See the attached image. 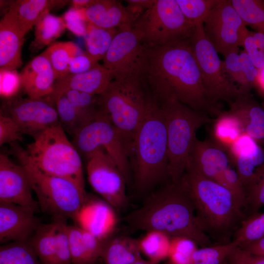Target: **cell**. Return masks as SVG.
I'll return each mask as SVG.
<instances>
[{
    "mask_svg": "<svg viewBox=\"0 0 264 264\" xmlns=\"http://www.w3.org/2000/svg\"><path fill=\"white\" fill-rule=\"evenodd\" d=\"M237 246L230 242L197 248L192 256V264H224L230 253Z\"/></svg>",
    "mask_w": 264,
    "mask_h": 264,
    "instance_id": "cell-40",
    "label": "cell"
},
{
    "mask_svg": "<svg viewBox=\"0 0 264 264\" xmlns=\"http://www.w3.org/2000/svg\"><path fill=\"white\" fill-rule=\"evenodd\" d=\"M262 106L264 108V102H263V104Z\"/></svg>",
    "mask_w": 264,
    "mask_h": 264,
    "instance_id": "cell-57",
    "label": "cell"
},
{
    "mask_svg": "<svg viewBox=\"0 0 264 264\" xmlns=\"http://www.w3.org/2000/svg\"><path fill=\"white\" fill-rule=\"evenodd\" d=\"M126 8L135 21L151 5L154 0H128Z\"/></svg>",
    "mask_w": 264,
    "mask_h": 264,
    "instance_id": "cell-52",
    "label": "cell"
},
{
    "mask_svg": "<svg viewBox=\"0 0 264 264\" xmlns=\"http://www.w3.org/2000/svg\"><path fill=\"white\" fill-rule=\"evenodd\" d=\"M65 219H54L56 225V249L53 264H71L68 225Z\"/></svg>",
    "mask_w": 264,
    "mask_h": 264,
    "instance_id": "cell-43",
    "label": "cell"
},
{
    "mask_svg": "<svg viewBox=\"0 0 264 264\" xmlns=\"http://www.w3.org/2000/svg\"><path fill=\"white\" fill-rule=\"evenodd\" d=\"M0 114L12 118L23 134L33 137L60 124L51 94L39 98H23L18 94L4 99L1 104Z\"/></svg>",
    "mask_w": 264,
    "mask_h": 264,
    "instance_id": "cell-12",
    "label": "cell"
},
{
    "mask_svg": "<svg viewBox=\"0 0 264 264\" xmlns=\"http://www.w3.org/2000/svg\"><path fill=\"white\" fill-rule=\"evenodd\" d=\"M33 138L24 149L29 160L43 173L68 179L85 190L80 154L60 124Z\"/></svg>",
    "mask_w": 264,
    "mask_h": 264,
    "instance_id": "cell-7",
    "label": "cell"
},
{
    "mask_svg": "<svg viewBox=\"0 0 264 264\" xmlns=\"http://www.w3.org/2000/svg\"><path fill=\"white\" fill-rule=\"evenodd\" d=\"M219 183L227 188L245 209L247 193L236 170L231 166L226 169L221 176Z\"/></svg>",
    "mask_w": 264,
    "mask_h": 264,
    "instance_id": "cell-44",
    "label": "cell"
},
{
    "mask_svg": "<svg viewBox=\"0 0 264 264\" xmlns=\"http://www.w3.org/2000/svg\"><path fill=\"white\" fill-rule=\"evenodd\" d=\"M181 180L192 199L202 230L220 244L231 242L229 238L246 217L230 191L202 175L189 161Z\"/></svg>",
    "mask_w": 264,
    "mask_h": 264,
    "instance_id": "cell-3",
    "label": "cell"
},
{
    "mask_svg": "<svg viewBox=\"0 0 264 264\" xmlns=\"http://www.w3.org/2000/svg\"><path fill=\"white\" fill-rule=\"evenodd\" d=\"M73 144L87 158L95 150H104L112 158L127 181L130 172L132 149L100 107L95 118L73 135Z\"/></svg>",
    "mask_w": 264,
    "mask_h": 264,
    "instance_id": "cell-11",
    "label": "cell"
},
{
    "mask_svg": "<svg viewBox=\"0 0 264 264\" xmlns=\"http://www.w3.org/2000/svg\"><path fill=\"white\" fill-rule=\"evenodd\" d=\"M0 264H42L30 243L8 242L0 247Z\"/></svg>",
    "mask_w": 264,
    "mask_h": 264,
    "instance_id": "cell-36",
    "label": "cell"
},
{
    "mask_svg": "<svg viewBox=\"0 0 264 264\" xmlns=\"http://www.w3.org/2000/svg\"><path fill=\"white\" fill-rule=\"evenodd\" d=\"M186 19L193 25L203 24L219 0H176Z\"/></svg>",
    "mask_w": 264,
    "mask_h": 264,
    "instance_id": "cell-41",
    "label": "cell"
},
{
    "mask_svg": "<svg viewBox=\"0 0 264 264\" xmlns=\"http://www.w3.org/2000/svg\"><path fill=\"white\" fill-rule=\"evenodd\" d=\"M258 93L264 98V66L259 69L258 76L255 87Z\"/></svg>",
    "mask_w": 264,
    "mask_h": 264,
    "instance_id": "cell-54",
    "label": "cell"
},
{
    "mask_svg": "<svg viewBox=\"0 0 264 264\" xmlns=\"http://www.w3.org/2000/svg\"><path fill=\"white\" fill-rule=\"evenodd\" d=\"M24 36L14 17L6 11L0 22V69L16 70L22 65Z\"/></svg>",
    "mask_w": 264,
    "mask_h": 264,
    "instance_id": "cell-23",
    "label": "cell"
},
{
    "mask_svg": "<svg viewBox=\"0 0 264 264\" xmlns=\"http://www.w3.org/2000/svg\"><path fill=\"white\" fill-rule=\"evenodd\" d=\"M233 7L246 25L264 34V0H230Z\"/></svg>",
    "mask_w": 264,
    "mask_h": 264,
    "instance_id": "cell-37",
    "label": "cell"
},
{
    "mask_svg": "<svg viewBox=\"0 0 264 264\" xmlns=\"http://www.w3.org/2000/svg\"><path fill=\"white\" fill-rule=\"evenodd\" d=\"M72 264H94L100 258L103 241L76 225H68Z\"/></svg>",
    "mask_w": 264,
    "mask_h": 264,
    "instance_id": "cell-26",
    "label": "cell"
},
{
    "mask_svg": "<svg viewBox=\"0 0 264 264\" xmlns=\"http://www.w3.org/2000/svg\"><path fill=\"white\" fill-rule=\"evenodd\" d=\"M42 264H53L56 249V225L41 224L30 242Z\"/></svg>",
    "mask_w": 264,
    "mask_h": 264,
    "instance_id": "cell-32",
    "label": "cell"
},
{
    "mask_svg": "<svg viewBox=\"0 0 264 264\" xmlns=\"http://www.w3.org/2000/svg\"><path fill=\"white\" fill-rule=\"evenodd\" d=\"M131 231H157L184 237L201 247L212 245L198 221L191 196L180 179L151 193L142 205L124 218Z\"/></svg>",
    "mask_w": 264,
    "mask_h": 264,
    "instance_id": "cell-2",
    "label": "cell"
},
{
    "mask_svg": "<svg viewBox=\"0 0 264 264\" xmlns=\"http://www.w3.org/2000/svg\"><path fill=\"white\" fill-rule=\"evenodd\" d=\"M197 243L184 237L171 238L166 264H192V256L198 248Z\"/></svg>",
    "mask_w": 264,
    "mask_h": 264,
    "instance_id": "cell-42",
    "label": "cell"
},
{
    "mask_svg": "<svg viewBox=\"0 0 264 264\" xmlns=\"http://www.w3.org/2000/svg\"><path fill=\"white\" fill-rule=\"evenodd\" d=\"M139 239L112 235L103 241L101 257L105 264H131L141 259Z\"/></svg>",
    "mask_w": 264,
    "mask_h": 264,
    "instance_id": "cell-27",
    "label": "cell"
},
{
    "mask_svg": "<svg viewBox=\"0 0 264 264\" xmlns=\"http://www.w3.org/2000/svg\"><path fill=\"white\" fill-rule=\"evenodd\" d=\"M66 28L63 18L49 12L44 14L35 25V37L30 49L36 52L50 45L64 33Z\"/></svg>",
    "mask_w": 264,
    "mask_h": 264,
    "instance_id": "cell-30",
    "label": "cell"
},
{
    "mask_svg": "<svg viewBox=\"0 0 264 264\" xmlns=\"http://www.w3.org/2000/svg\"><path fill=\"white\" fill-rule=\"evenodd\" d=\"M132 28L145 47L190 39L195 26L185 17L176 0H154Z\"/></svg>",
    "mask_w": 264,
    "mask_h": 264,
    "instance_id": "cell-9",
    "label": "cell"
},
{
    "mask_svg": "<svg viewBox=\"0 0 264 264\" xmlns=\"http://www.w3.org/2000/svg\"><path fill=\"white\" fill-rule=\"evenodd\" d=\"M114 78V74L112 70L99 64L87 72L68 75L56 80L54 91L71 89L99 95Z\"/></svg>",
    "mask_w": 264,
    "mask_h": 264,
    "instance_id": "cell-24",
    "label": "cell"
},
{
    "mask_svg": "<svg viewBox=\"0 0 264 264\" xmlns=\"http://www.w3.org/2000/svg\"><path fill=\"white\" fill-rule=\"evenodd\" d=\"M228 110L240 120L244 133L255 126L264 125V108L252 98L250 93H239Z\"/></svg>",
    "mask_w": 264,
    "mask_h": 264,
    "instance_id": "cell-28",
    "label": "cell"
},
{
    "mask_svg": "<svg viewBox=\"0 0 264 264\" xmlns=\"http://www.w3.org/2000/svg\"><path fill=\"white\" fill-rule=\"evenodd\" d=\"M159 103L166 121L170 180L177 182L187 168L197 130L212 119L208 114L194 110L175 98Z\"/></svg>",
    "mask_w": 264,
    "mask_h": 264,
    "instance_id": "cell-8",
    "label": "cell"
},
{
    "mask_svg": "<svg viewBox=\"0 0 264 264\" xmlns=\"http://www.w3.org/2000/svg\"><path fill=\"white\" fill-rule=\"evenodd\" d=\"M242 46L244 51L255 66L260 69L264 66V53L255 45L252 36V31H249L244 38Z\"/></svg>",
    "mask_w": 264,
    "mask_h": 264,
    "instance_id": "cell-51",
    "label": "cell"
},
{
    "mask_svg": "<svg viewBox=\"0 0 264 264\" xmlns=\"http://www.w3.org/2000/svg\"><path fill=\"white\" fill-rule=\"evenodd\" d=\"M95 0H72V7L75 9L87 8L94 3Z\"/></svg>",
    "mask_w": 264,
    "mask_h": 264,
    "instance_id": "cell-55",
    "label": "cell"
},
{
    "mask_svg": "<svg viewBox=\"0 0 264 264\" xmlns=\"http://www.w3.org/2000/svg\"><path fill=\"white\" fill-rule=\"evenodd\" d=\"M224 264H264V257L237 246L228 255Z\"/></svg>",
    "mask_w": 264,
    "mask_h": 264,
    "instance_id": "cell-50",
    "label": "cell"
},
{
    "mask_svg": "<svg viewBox=\"0 0 264 264\" xmlns=\"http://www.w3.org/2000/svg\"><path fill=\"white\" fill-rule=\"evenodd\" d=\"M239 247L253 254L264 257V237Z\"/></svg>",
    "mask_w": 264,
    "mask_h": 264,
    "instance_id": "cell-53",
    "label": "cell"
},
{
    "mask_svg": "<svg viewBox=\"0 0 264 264\" xmlns=\"http://www.w3.org/2000/svg\"><path fill=\"white\" fill-rule=\"evenodd\" d=\"M264 205V174L262 178L247 194L245 210L249 215L258 212Z\"/></svg>",
    "mask_w": 264,
    "mask_h": 264,
    "instance_id": "cell-49",
    "label": "cell"
},
{
    "mask_svg": "<svg viewBox=\"0 0 264 264\" xmlns=\"http://www.w3.org/2000/svg\"><path fill=\"white\" fill-rule=\"evenodd\" d=\"M51 96L61 127L65 132L73 135L86 124L83 118L65 93L54 91Z\"/></svg>",
    "mask_w": 264,
    "mask_h": 264,
    "instance_id": "cell-33",
    "label": "cell"
},
{
    "mask_svg": "<svg viewBox=\"0 0 264 264\" xmlns=\"http://www.w3.org/2000/svg\"><path fill=\"white\" fill-rule=\"evenodd\" d=\"M150 98L140 77L114 79L98 95L100 108L131 149Z\"/></svg>",
    "mask_w": 264,
    "mask_h": 264,
    "instance_id": "cell-6",
    "label": "cell"
},
{
    "mask_svg": "<svg viewBox=\"0 0 264 264\" xmlns=\"http://www.w3.org/2000/svg\"><path fill=\"white\" fill-rule=\"evenodd\" d=\"M82 52L77 44L68 41L54 42L42 53L49 60L57 80L67 75L70 59Z\"/></svg>",
    "mask_w": 264,
    "mask_h": 264,
    "instance_id": "cell-31",
    "label": "cell"
},
{
    "mask_svg": "<svg viewBox=\"0 0 264 264\" xmlns=\"http://www.w3.org/2000/svg\"><path fill=\"white\" fill-rule=\"evenodd\" d=\"M68 0H17L7 10L14 17L22 32L25 35L44 14L54 8L65 6Z\"/></svg>",
    "mask_w": 264,
    "mask_h": 264,
    "instance_id": "cell-25",
    "label": "cell"
},
{
    "mask_svg": "<svg viewBox=\"0 0 264 264\" xmlns=\"http://www.w3.org/2000/svg\"><path fill=\"white\" fill-rule=\"evenodd\" d=\"M118 30L88 23L86 39L87 52L96 61L103 59Z\"/></svg>",
    "mask_w": 264,
    "mask_h": 264,
    "instance_id": "cell-34",
    "label": "cell"
},
{
    "mask_svg": "<svg viewBox=\"0 0 264 264\" xmlns=\"http://www.w3.org/2000/svg\"><path fill=\"white\" fill-rule=\"evenodd\" d=\"M205 36L223 56L239 50L249 30L230 0H219L203 24Z\"/></svg>",
    "mask_w": 264,
    "mask_h": 264,
    "instance_id": "cell-13",
    "label": "cell"
},
{
    "mask_svg": "<svg viewBox=\"0 0 264 264\" xmlns=\"http://www.w3.org/2000/svg\"><path fill=\"white\" fill-rule=\"evenodd\" d=\"M144 53L140 78L158 102L175 98L194 110L212 116L216 117L222 112L206 96L190 39L144 47Z\"/></svg>",
    "mask_w": 264,
    "mask_h": 264,
    "instance_id": "cell-1",
    "label": "cell"
},
{
    "mask_svg": "<svg viewBox=\"0 0 264 264\" xmlns=\"http://www.w3.org/2000/svg\"><path fill=\"white\" fill-rule=\"evenodd\" d=\"M203 176L219 183L223 172L230 166L228 152L211 139L196 138L189 161Z\"/></svg>",
    "mask_w": 264,
    "mask_h": 264,
    "instance_id": "cell-20",
    "label": "cell"
},
{
    "mask_svg": "<svg viewBox=\"0 0 264 264\" xmlns=\"http://www.w3.org/2000/svg\"><path fill=\"white\" fill-rule=\"evenodd\" d=\"M103 60V66L114 72V79L140 77L144 47L132 27L118 30Z\"/></svg>",
    "mask_w": 264,
    "mask_h": 264,
    "instance_id": "cell-15",
    "label": "cell"
},
{
    "mask_svg": "<svg viewBox=\"0 0 264 264\" xmlns=\"http://www.w3.org/2000/svg\"><path fill=\"white\" fill-rule=\"evenodd\" d=\"M131 158L138 192H149L170 179L165 118L160 104L152 96L135 136Z\"/></svg>",
    "mask_w": 264,
    "mask_h": 264,
    "instance_id": "cell-4",
    "label": "cell"
},
{
    "mask_svg": "<svg viewBox=\"0 0 264 264\" xmlns=\"http://www.w3.org/2000/svg\"><path fill=\"white\" fill-rule=\"evenodd\" d=\"M228 153L247 195L264 174V147L243 133L231 145Z\"/></svg>",
    "mask_w": 264,
    "mask_h": 264,
    "instance_id": "cell-16",
    "label": "cell"
},
{
    "mask_svg": "<svg viewBox=\"0 0 264 264\" xmlns=\"http://www.w3.org/2000/svg\"><path fill=\"white\" fill-rule=\"evenodd\" d=\"M29 208L0 202V242L25 241L41 224Z\"/></svg>",
    "mask_w": 264,
    "mask_h": 264,
    "instance_id": "cell-18",
    "label": "cell"
},
{
    "mask_svg": "<svg viewBox=\"0 0 264 264\" xmlns=\"http://www.w3.org/2000/svg\"><path fill=\"white\" fill-rule=\"evenodd\" d=\"M98 65V62L87 52L83 51L70 59L68 64L67 75L87 72Z\"/></svg>",
    "mask_w": 264,
    "mask_h": 264,
    "instance_id": "cell-48",
    "label": "cell"
},
{
    "mask_svg": "<svg viewBox=\"0 0 264 264\" xmlns=\"http://www.w3.org/2000/svg\"><path fill=\"white\" fill-rule=\"evenodd\" d=\"M211 139L227 152L243 132L240 120L229 110L222 111L214 120Z\"/></svg>",
    "mask_w": 264,
    "mask_h": 264,
    "instance_id": "cell-29",
    "label": "cell"
},
{
    "mask_svg": "<svg viewBox=\"0 0 264 264\" xmlns=\"http://www.w3.org/2000/svg\"><path fill=\"white\" fill-rule=\"evenodd\" d=\"M83 19L94 26L121 29L132 27L135 19L118 1L95 0L90 6L77 9Z\"/></svg>",
    "mask_w": 264,
    "mask_h": 264,
    "instance_id": "cell-22",
    "label": "cell"
},
{
    "mask_svg": "<svg viewBox=\"0 0 264 264\" xmlns=\"http://www.w3.org/2000/svg\"><path fill=\"white\" fill-rule=\"evenodd\" d=\"M23 166L13 162L8 155L0 154V202L16 204L34 210L39 209Z\"/></svg>",
    "mask_w": 264,
    "mask_h": 264,
    "instance_id": "cell-17",
    "label": "cell"
},
{
    "mask_svg": "<svg viewBox=\"0 0 264 264\" xmlns=\"http://www.w3.org/2000/svg\"><path fill=\"white\" fill-rule=\"evenodd\" d=\"M87 159L88 179L93 190L116 210L125 209L128 203L127 181L112 158L99 149Z\"/></svg>",
    "mask_w": 264,
    "mask_h": 264,
    "instance_id": "cell-14",
    "label": "cell"
},
{
    "mask_svg": "<svg viewBox=\"0 0 264 264\" xmlns=\"http://www.w3.org/2000/svg\"><path fill=\"white\" fill-rule=\"evenodd\" d=\"M10 151L26 170L41 210L54 219L76 220L88 194L73 181L39 170L28 159L18 142L10 144Z\"/></svg>",
    "mask_w": 264,
    "mask_h": 264,
    "instance_id": "cell-5",
    "label": "cell"
},
{
    "mask_svg": "<svg viewBox=\"0 0 264 264\" xmlns=\"http://www.w3.org/2000/svg\"><path fill=\"white\" fill-rule=\"evenodd\" d=\"M131 264H157L148 259L145 260L142 258Z\"/></svg>",
    "mask_w": 264,
    "mask_h": 264,
    "instance_id": "cell-56",
    "label": "cell"
},
{
    "mask_svg": "<svg viewBox=\"0 0 264 264\" xmlns=\"http://www.w3.org/2000/svg\"><path fill=\"white\" fill-rule=\"evenodd\" d=\"M23 134L16 123L8 116L0 114V145L11 144L23 139Z\"/></svg>",
    "mask_w": 264,
    "mask_h": 264,
    "instance_id": "cell-46",
    "label": "cell"
},
{
    "mask_svg": "<svg viewBox=\"0 0 264 264\" xmlns=\"http://www.w3.org/2000/svg\"><path fill=\"white\" fill-rule=\"evenodd\" d=\"M190 42L209 101L220 110L221 102L229 106L239 94L238 87L228 75L223 61L205 36L203 24L195 26Z\"/></svg>",
    "mask_w": 264,
    "mask_h": 264,
    "instance_id": "cell-10",
    "label": "cell"
},
{
    "mask_svg": "<svg viewBox=\"0 0 264 264\" xmlns=\"http://www.w3.org/2000/svg\"><path fill=\"white\" fill-rule=\"evenodd\" d=\"M264 237V213L246 216L233 234L232 241L242 246Z\"/></svg>",
    "mask_w": 264,
    "mask_h": 264,
    "instance_id": "cell-38",
    "label": "cell"
},
{
    "mask_svg": "<svg viewBox=\"0 0 264 264\" xmlns=\"http://www.w3.org/2000/svg\"><path fill=\"white\" fill-rule=\"evenodd\" d=\"M171 238L164 233L157 231H149L139 239L141 253L148 260L156 264L167 259L169 256Z\"/></svg>",
    "mask_w": 264,
    "mask_h": 264,
    "instance_id": "cell-35",
    "label": "cell"
},
{
    "mask_svg": "<svg viewBox=\"0 0 264 264\" xmlns=\"http://www.w3.org/2000/svg\"><path fill=\"white\" fill-rule=\"evenodd\" d=\"M22 88L31 98L49 96L54 90L56 79L48 59L42 53L31 60L20 73Z\"/></svg>",
    "mask_w": 264,
    "mask_h": 264,
    "instance_id": "cell-21",
    "label": "cell"
},
{
    "mask_svg": "<svg viewBox=\"0 0 264 264\" xmlns=\"http://www.w3.org/2000/svg\"><path fill=\"white\" fill-rule=\"evenodd\" d=\"M21 88V76L16 70L0 69V93L2 98L8 99L16 96Z\"/></svg>",
    "mask_w": 264,
    "mask_h": 264,
    "instance_id": "cell-45",
    "label": "cell"
},
{
    "mask_svg": "<svg viewBox=\"0 0 264 264\" xmlns=\"http://www.w3.org/2000/svg\"><path fill=\"white\" fill-rule=\"evenodd\" d=\"M76 220L80 227L103 241L116 229L118 218L116 210L110 204L88 194Z\"/></svg>",
    "mask_w": 264,
    "mask_h": 264,
    "instance_id": "cell-19",
    "label": "cell"
},
{
    "mask_svg": "<svg viewBox=\"0 0 264 264\" xmlns=\"http://www.w3.org/2000/svg\"><path fill=\"white\" fill-rule=\"evenodd\" d=\"M63 19L66 28L78 36L85 37L88 23L77 9L72 7L64 14Z\"/></svg>",
    "mask_w": 264,
    "mask_h": 264,
    "instance_id": "cell-47",
    "label": "cell"
},
{
    "mask_svg": "<svg viewBox=\"0 0 264 264\" xmlns=\"http://www.w3.org/2000/svg\"><path fill=\"white\" fill-rule=\"evenodd\" d=\"M55 92H63L66 94L80 113L86 124L95 118L100 110L98 95L71 89Z\"/></svg>",
    "mask_w": 264,
    "mask_h": 264,
    "instance_id": "cell-39",
    "label": "cell"
}]
</instances>
